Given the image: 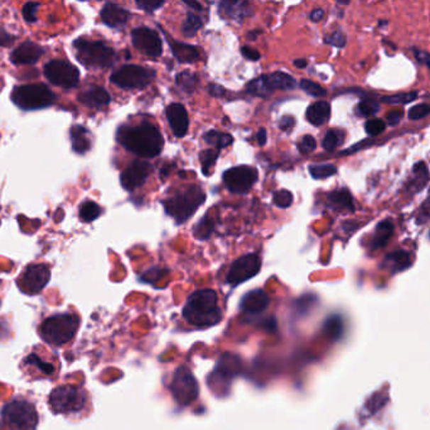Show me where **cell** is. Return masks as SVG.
Masks as SVG:
<instances>
[{"label": "cell", "instance_id": "1", "mask_svg": "<svg viewBox=\"0 0 430 430\" xmlns=\"http://www.w3.org/2000/svg\"><path fill=\"white\" fill-rule=\"evenodd\" d=\"M116 139L126 150L142 158H154L165 147V139L158 128L148 121L121 126L116 134Z\"/></svg>", "mask_w": 430, "mask_h": 430}, {"label": "cell", "instance_id": "2", "mask_svg": "<svg viewBox=\"0 0 430 430\" xmlns=\"http://www.w3.org/2000/svg\"><path fill=\"white\" fill-rule=\"evenodd\" d=\"M183 317L193 327H214L222 319L219 297L212 289H201L188 297L183 307Z\"/></svg>", "mask_w": 430, "mask_h": 430}, {"label": "cell", "instance_id": "3", "mask_svg": "<svg viewBox=\"0 0 430 430\" xmlns=\"http://www.w3.org/2000/svg\"><path fill=\"white\" fill-rule=\"evenodd\" d=\"M79 327V317L76 313H57L42 321L38 334L47 345L62 347L74 340Z\"/></svg>", "mask_w": 430, "mask_h": 430}, {"label": "cell", "instance_id": "4", "mask_svg": "<svg viewBox=\"0 0 430 430\" xmlns=\"http://www.w3.org/2000/svg\"><path fill=\"white\" fill-rule=\"evenodd\" d=\"M38 425V414L33 404L26 399H13L1 409L0 429L35 430Z\"/></svg>", "mask_w": 430, "mask_h": 430}, {"label": "cell", "instance_id": "5", "mask_svg": "<svg viewBox=\"0 0 430 430\" xmlns=\"http://www.w3.org/2000/svg\"><path fill=\"white\" fill-rule=\"evenodd\" d=\"M76 57L87 68H110L118 62V53L102 40L77 38L74 42Z\"/></svg>", "mask_w": 430, "mask_h": 430}, {"label": "cell", "instance_id": "6", "mask_svg": "<svg viewBox=\"0 0 430 430\" xmlns=\"http://www.w3.org/2000/svg\"><path fill=\"white\" fill-rule=\"evenodd\" d=\"M206 194L197 186H191L183 192H178L163 202L167 215L175 219L177 224H183L191 219L194 212L204 204Z\"/></svg>", "mask_w": 430, "mask_h": 430}, {"label": "cell", "instance_id": "7", "mask_svg": "<svg viewBox=\"0 0 430 430\" xmlns=\"http://www.w3.org/2000/svg\"><path fill=\"white\" fill-rule=\"evenodd\" d=\"M48 404L56 414L76 415L82 413L89 404V395L84 387L77 385L58 386L50 394Z\"/></svg>", "mask_w": 430, "mask_h": 430}, {"label": "cell", "instance_id": "8", "mask_svg": "<svg viewBox=\"0 0 430 430\" xmlns=\"http://www.w3.org/2000/svg\"><path fill=\"white\" fill-rule=\"evenodd\" d=\"M11 101L26 111L40 110L53 105L56 95L43 84H31L16 87L11 92Z\"/></svg>", "mask_w": 430, "mask_h": 430}, {"label": "cell", "instance_id": "9", "mask_svg": "<svg viewBox=\"0 0 430 430\" xmlns=\"http://www.w3.org/2000/svg\"><path fill=\"white\" fill-rule=\"evenodd\" d=\"M155 76L157 74L152 68L136 65H125L111 75L110 81L120 89L142 90L153 82Z\"/></svg>", "mask_w": 430, "mask_h": 430}, {"label": "cell", "instance_id": "10", "mask_svg": "<svg viewBox=\"0 0 430 430\" xmlns=\"http://www.w3.org/2000/svg\"><path fill=\"white\" fill-rule=\"evenodd\" d=\"M45 79L62 89H72L79 85V71L74 65L63 60H52L43 68Z\"/></svg>", "mask_w": 430, "mask_h": 430}, {"label": "cell", "instance_id": "11", "mask_svg": "<svg viewBox=\"0 0 430 430\" xmlns=\"http://www.w3.org/2000/svg\"><path fill=\"white\" fill-rule=\"evenodd\" d=\"M259 178V173L254 167L238 165L225 170L222 180L227 189L232 193L245 194L254 187Z\"/></svg>", "mask_w": 430, "mask_h": 430}, {"label": "cell", "instance_id": "12", "mask_svg": "<svg viewBox=\"0 0 430 430\" xmlns=\"http://www.w3.org/2000/svg\"><path fill=\"white\" fill-rule=\"evenodd\" d=\"M170 391L178 404L188 405L199 395V384L191 370L184 366L178 368L172 381Z\"/></svg>", "mask_w": 430, "mask_h": 430}, {"label": "cell", "instance_id": "13", "mask_svg": "<svg viewBox=\"0 0 430 430\" xmlns=\"http://www.w3.org/2000/svg\"><path fill=\"white\" fill-rule=\"evenodd\" d=\"M261 269V259L258 254L243 255L232 263L227 272V283L236 287L258 275Z\"/></svg>", "mask_w": 430, "mask_h": 430}, {"label": "cell", "instance_id": "14", "mask_svg": "<svg viewBox=\"0 0 430 430\" xmlns=\"http://www.w3.org/2000/svg\"><path fill=\"white\" fill-rule=\"evenodd\" d=\"M50 277L51 272L48 266L45 264H32L27 266V269L18 279V287L26 294H38L48 284Z\"/></svg>", "mask_w": 430, "mask_h": 430}, {"label": "cell", "instance_id": "15", "mask_svg": "<svg viewBox=\"0 0 430 430\" xmlns=\"http://www.w3.org/2000/svg\"><path fill=\"white\" fill-rule=\"evenodd\" d=\"M131 40L136 50L149 57L162 56L163 43L159 34L148 27H138L131 32Z\"/></svg>", "mask_w": 430, "mask_h": 430}, {"label": "cell", "instance_id": "16", "mask_svg": "<svg viewBox=\"0 0 430 430\" xmlns=\"http://www.w3.org/2000/svg\"><path fill=\"white\" fill-rule=\"evenodd\" d=\"M153 172V165L145 160H134L131 165L125 168L124 172L120 176L121 186L126 191H134L136 188L142 187L147 182L149 176Z\"/></svg>", "mask_w": 430, "mask_h": 430}, {"label": "cell", "instance_id": "17", "mask_svg": "<svg viewBox=\"0 0 430 430\" xmlns=\"http://www.w3.org/2000/svg\"><path fill=\"white\" fill-rule=\"evenodd\" d=\"M269 303H270V299L264 290L254 289L243 295L238 308H240V311L243 312L245 317L249 318V319H256L266 311Z\"/></svg>", "mask_w": 430, "mask_h": 430}, {"label": "cell", "instance_id": "18", "mask_svg": "<svg viewBox=\"0 0 430 430\" xmlns=\"http://www.w3.org/2000/svg\"><path fill=\"white\" fill-rule=\"evenodd\" d=\"M219 13L224 19L243 22L245 18L253 16V6L243 0H224L219 4Z\"/></svg>", "mask_w": 430, "mask_h": 430}, {"label": "cell", "instance_id": "19", "mask_svg": "<svg viewBox=\"0 0 430 430\" xmlns=\"http://www.w3.org/2000/svg\"><path fill=\"white\" fill-rule=\"evenodd\" d=\"M165 115L170 125V129L177 138H183L187 136L189 128V119L186 108L182 104H170L165 109Z\"/></svg>", "mask_w": 430, "mask_h": 430}, {"label": "cell", "instance_id": "20", "mask_svg": "<svg viewBox=\"0 0 430 430\" xmlns=\"http://www.w3.org/2000/svg\"><path fill=\"white\" fill-rule=\"evenodd\" d=\"M100 17L104 24L114 29L123 28L131 18V13L123 6H118L115 3H106L102 6L100 11Z\"/></svg>", "mask_w": 430, "mask_h": 430}, {"label": "cell", "instance_id": "21", "mask_svg": "<svg viewBox=\"0 0 430 430\" xmlns=\"http://www.w3.org/2000/svg\"><path fill=\"white\" fill-rule=\"evenodd\" d=\"M45 55V50L33 42H24L11 52V61L14 65H33Z\"/></svg>", "mask_w": 430, "mask_h": 430}, {"label": "cell", "instance_id": "22", "mask_svg": "<svg viewBox=\"0 0 430 430\" xmlns=\"http://www.w3.org/2000/svg\"><path fill=\"white\" fill-rule=\"evenodd\" d=\"M168 45L170 47V51L173 53V56L176 57L177 61L181 63H194L199 62L202 58L201 55V48L196 45H187V43H181L178 40H172L170 35H167Z\"/></svg>", "mask_w": 430, "mask_h": 430}, {"label": "cell", "instance_id": "23", "mask_svg": "<svg viewBox=\"0 0 430 430\" xmlns=\"http://www.w3.org/2000/svg\"><path fill=\"white\" fill-rule=\"evenodd\" d=\"M79 101L89 108L100 109L111 102V97L104 87L94 86L79 94Z\"/></svg>", "mask_w": 430, "mask_h": 430}, {"label": "cell", "instance_id": "24", "mask_svg": "<svg viewBox=\"0 0 430 430\" xmlns=\"http://www.w3.org/2000/svg\"><path fill=\"white\" fill-rule=\"evenodd\" d=\"M410 265H412V259L408 251L397 250L386 256L382 268L387 269L391 274H397L407 270Z\"/></svg>", "mask_w": 430, "mask_h": 430}, {"label": "cell", "instance_id": "25", "mask_svg": "<svg viewBox=\"0 0 430 430\" xmlns=\"http://www.w3.org/2000/svg\"><path fill=\"white\" fill-rule=\"evenodd\" d=\"M71 144L74 152L77 154H85L90 150L91 138L90 131L82 125H74L70 131Z\"/></svg>", "mask_w": 430, "mask_h": 430}, {"label": "cell", "instance_id": "26", "mask_svg": "<svg viewBox=\"0 0 430 430\" xmlns=\"http://www.w3.org/2000/svg\"><path fill=\"white\" fill-rule=\"evenodd\" d=\"M23 368H33V374H38L40 376H51L55 374L56 368L53 363H50L48 360H45V357H40L35 352L31 353L26 357V360L23 361Z\"/></svg>", "mask_w": 430, "mask_h": 430}, {"label": "cell", "instance_id": "27", "mask_svg": "<svg viewBox=\"0 0 430 430\" xmlns=\"http://www.w3.org/2000/svg\"><path fill=\"white\" fill-rule=\"evenodd\" d=\"M429 181V170L428 165H425L424 162H419L414 165L413 175L412 178L409 180L407 191L412 193H418L424 189Z\"/></svg>", "mask_w": 430, "mask_h": 430}, {"label": "cell", "instance_id": "28", "mask_svg": "<svg viewBox=\"0 0 430 430\" xmlns=\"http://www.w3.org/2000/svg\"><path fill=\"white\" fill-rule=\"evenodd\" d=\"M306 118L314 126L326 124L331 118V105L327 101L312 104L311 106L307 109Z\"/></svg>", "mask_w": 430, "mask_h": 430}, {"label": "cell", "instance_id": "29", "mask_svg": "<svg viewBox=\"0 0 430 430\" xmlns=\"http://www.w3.org/2000/svg\"><path fill=\"white\" fill-rule=\"evenodd\" d=\"M265 81L266 85L272 92L274 90L292 91L298 86L293 76L282 72V71L265 75Z\"/></svg>", "mask_w": 430, "mask_h": 430}, {"label": "cell", "instance_id": "30", "mask_svg": "<svg viewBox=\"0 0 430 430\" xmlns=\"http://www.w3.org/2000/svg\"><path fill=\"white\" fill-rule=\"evenodd\" d=\"M394 230L395 227L392 221H381L375 228L374 238L371 240V249L377 250L386 246L394 235Z\"/></svg>", "mask_w": 430, "mask_h": 430}, {"label": "cell", "instance_id": "31", "mask_svg": "<svg viewBox=\"0 0 430 430\" xmlns=\"http://www.w3.org/2000/svg\"><path fill=\"white\" fill-rule=\"evenodd\" d=\"M329 202L336 210H347L350 212L355 211V204L351 192L346 188L336 189L329 194Z\"/></svg>", "mask_w": 430, "mask_h": 430}, {"label": "cell", "instance_id": "32", "mask_svg": "<svg viewBox=\"0 0 430 430\" xmlns=\"http://www.w3.org/2000/svg\"><path fill=\"white\" fill-rule=\"evenodd\" d=\"M204 142L210 145H214L216 148V150H221V149H225V148L231 145L233 143V136L231 134H227V133H221L217 131H207L204 136Z\"/></svg>", "mask_w": 430, "mask_h": 430}, {"label": "cell", "instance_id": "33", "mask_svg": "<svg viewBox=\"0 0 430 430\" xmlns=\"http://www.w3.org/2000/svg\"><path fill=\"white\" fill-rule=\"evenodd\" d=\"M214 231H215V222L211 217H209V215L204 216L199 221V224L193 227V235L199 240L210 238Z\"/></svg>", "mask_w": 430, "mask_h": 430}, {"label": "cell", "instance_id": "34", "mask_svg": "<svg viewBox=\"0 0 430 430\" xmlns=\"http://www.w3.org/2000/svg\"><path fill=\"white\" fill-rule=\"evenodd\" d=\"M176 84L183 92L192 94L196 90V86L199 84V76L192 74L189 71H183L176 76Z\"/></svg>", "mask_w": 430, "mask_h": 430}, {"label": "cell", "instance_id": "35", "mask_svg": "<svg viewBox=\"0 0 430 430\" xmlns=\"http://www.w3.org/2000/svg\"><path fill=\"white\" fill-rule=\"evenodd\" d=\"M204 27V22L202 19L196 16L192 11H189L186 17V21L182 24V33L184 34L188 38L194 37L196 34L199 33V29Z\"/></svg>", "mask_w": 430, "mask_h": 430}, {"label": "cell", "instance_id": "36", "mask_svg": "<svg viewBox=\"0 0 430 430\" xmlns=\"http://www.w3.org/2000/svg\"><path fill=\"white\" fill-rule=\"evenodd\" d=\"M79 219L85 222H92L101 215V207L94 201H86L79 206Z\"/></svg>", "mask_w": 430, "mask_h": 430}, {"label": "cell", "instance_id": "37", "mask_svg": "<svg viewBox=\"0 0 430 430\" xmlns=\"http://www.w3.org/2000/svg\"><path fill=\"white\" fill-rule=\"evenodd\" d=\"M346 134L343 131H337V129H331L327 131V134L323 139V148L327 152H333L334 149L340 147L345 142Z\"/></svg>", "mask_w": 430, "mask_h": 430}, {"label": "cell", "instance_id": "38", "mask_svg": "<svg viewBox=\"0 0 430 430\" xmlns=\"http://www.w3.org/2000/svg\"><path fill=\"white\" fill-rule=\"evenodd\" d=\"M220 155V150H216V149H207V150H202L199 154V159H201V165H202V172H204V176H210L212 175V170L216 165V160Z\"/></svg>", "mask_w": 430, "mask_h": 430}, {"label": "cell", "instance_id": "39", "mask_svg": "<svg viewBox=\"0 0 430 430\" xmlns=\"http://www.w3.org/2000/svg\"><path fill=\"white\" fill-rule=\"evenodd\" d=\"M246 92H249L254 97H268L272 91L266 85L265 75H263L258 79H253L250 84L246 85Z\"/></svg>", "mask_w": 430, "mask_h": 430}, {"label": "cell", "instance_id": "40", "mask_svg": "<svg viewBox=\"0 0 430 430\" xmlns=\"http://www.w3.org/2000/svg\"><path fill=\"white\" fill-rule=\"evenodd\" d=\"M308 170L314 180H324V178L334 176L337 173V167L334 165H329V163L311 165L308 167Z\"/></svg>", "mask_w": 430, "mask_h": 430}, {"label": "cell", "instance_id": "41", "mask_svg": "<svg viewBox=\"0 0 430 430\" xmlns=\"http://www.w3.org/2000/svg\"><path fill=\"white\" fill-rule=\"evenodd\" d=\"M293 193L288 189H280L272 194V202L279 209H288L293 204Z\"/></svg>", "mask_w": 430, "mask_h": 430}, {"label": "cell", "instance_id": "42", "mask_svg": "<svg viewBox=\"0 0 430 430\" xmlns=\"http://www.w3.org/2000/svg\"><path fill=\"white\" fill-rule=\"evenodd\" d=\"M299 87L308 95L314 97H324L327 95V91L323 89L322 86L318 85L311 79H302Z\"/></svg>", "mask_w": 430, "mask_h": 430}, {"label": "cell", "instance_id": "43", "mask_svg": "<svg viewBox=\"0 0 430 430\" xmlns=\"http://www.w3.org/2000/svg\"><path fill=\"white\" fill-rule=\"evenodd\" d=\"M419 97V94L417 91H412V92H405V94H400V95H392V97H381V101L386 102V104H409V102L417 100Z\"/></svg>", "mask_w": 430, "mask_h": 430}, {"label": "cell", "instance_id": "44", "mask_svg": "<svg viewBox=\"0 0 430 430\" xmlns=\"http://www.w3.org/2000/svg\"><path fill=\"white\" fill-rule=\"evenodd\" d=\"M357 110L361 116H373L375 114L379 113L380 104L374 100H363L358 104Z\"/></svg>", "mask_w": 430, "mask_h": 430}, {"label": "cell", "instance_id": "45", "mask_svg": "<svg viewBox=\"0 0 430 430\" xmlns=\"http://www.w3.org/2000/svg\"><path fill=\"white\" fill-rule=\"evenodd\" d=\"M386 129V123L381 119H370L365 124V131L370 136H380Z\"/></svg>", "mask_w": 430, "mask_h": 430}, {"label": "cell", "instance_id": "46", "mask_svg": "<svg viewBox=\"0 0 430 430\" xmlns=\"http://www.w3.org/2000/svg\"><path fill=\"white\" fill-rule=\"evenodd\" d=\"M324 43L338 47V48H343L346 43H347V35H346L343 31H336L333 33L324 37Z\"/></svg>", "mask_w": 430, "mask_h": 430}, {"label": "cell", "instance_id": "47", "mask_svg": "<svg viewBox=\"0 0 430 430\" xmlns=\"http://www.w3.org/2000/svg\"><path fill=\"white\" fill-rule=\"evenodd\" d=\"M40 3H33V1H29L27 4H24L22 9L24 19L28 23L35 22L37 21V11L40 9Z\"/></svg>", "mask_w": 430, "mask_h": 430}, {"label": "cell", "instance_id": "48", "mask_svg": "<svg viewBox=\"0 0 430 430\" xmlns=\"http://www.w3.org/2000/svg\"><path fill=\"white\" fill-rule=\"evenodd\" d=\"M317 148V142L314 139V136H304L302 138L299 144H298V150L302 154H308L314 152Z\"/></svg>", "mask_w": 430, "mask_h": 430}, {"label": "cell", "instance_id": "49", "mask_svg": "<svg viewBox=\"0 0 430 430\" xmlns=\"http://www.w3.org/2000/svg\"><path fill=\"white\" fill-rule=\"evenodd\" d=\"M430 113V106L428 104H420L414 108L410 109L409 111V119L420 120L424 119L425 116H428Z\"/></svg>", "mask_w": 430, "mask_h": 430}, {"label": "cell", "instance_id": "50", "mask_svg": "<svg viewBox=\"0 0 430 430\" xmlns=\"http://www.w3.org/2000/svg\"><path fill=\"white\" fill-rule=\"evenodd\" d=\"M165 4V1H148V0L136 1V6H139L143 11H149V13L157 11V9L162 8Z\"/></svg>", "mask_w": 430, "mask_h": 430}, {"label": "cell", "instance_id": "51", "mask_svg": "<svg viewBox=\"0 0 430 430\" xmlns=\"http://www.w3.org/2000/svg\"><path fill=\"white\" fill-rule=\"evenodd\" d=\"M402 118H404V113H402V110H394V111H390V113L386 115V120H387V123L391 126H395V125L399 124L402 121Z\"/></svg>", "mask_w": 430, "mask_h": 430}, {"label": "cell", "instance_id": "52", "mask_svg": "<svg viewBox=\"0 0 430 430\" xmlns=\"http://www.w3.org/2000/svg\"><path fill=\"white\" fill-rule=\"evenodd\" d=\"M295 125V119L293 116H290V115H287V116H283L280 121H279V128H280V131H290L293 128H294Z\"/></svg>", "mask_w": 430, "mask_h": 430}, {"label": "cell", "instance_id": "53", "mask_svg": "<svg viewBox=\"0 0 430 430\" xmlns=\"http://www.w3.org/2000/svg\"><path fill=\"white\" fill-rule=\"evenodd\" d=\"M241 53H243L245 58H248L250 61H258L261 57L259 52L254 50V48H251V47H248V45H243L241 48Z\"/></svg>", "mask_w": 430, "mask_h": 430}, {"label": "cell", "instance_id": "54", "mask_svg": "<svg viewBox=\"0 0 430 430\" xmlns=\"http://www.w3.org/2000/svg\"><path fill=\"white\" fill-rule=\"evenodd\" d=\"M414 55H415V58H417V61L419 63H424L426 67H429V61L430 57L429 53L426 51H421V50H418V48H413Z\"/></svg>", "mask_w": 430, "mask_h": 430}, {"label": "cell", "instance_id": "55", "mask_svg": "<svg viewBox=\"0 0 430 430\" xmlns=\"http://www.w3.org/2000/svg\"><path fill=\"white\" fill-rule=\"evenodd\" d=\"M14 40H16L14 35L8 33L4 29H0V45H1V47H8V45H11V43L14 42Z\"/></svg>", "mask_w": 430, "mask_h": 430}, {"label": "cell", "instance_id": "56", "mask_svg": "<svg viewBox=\"0 0 430 430\" xmlns=\"http://www.w3.org/2000/svg\"><path fill=\"white\" fill-rule=\"evenodd\" d=\"M209 94L214 97H224L227 94V91L222 86L212 85L209 86Z\"/></svg>", "mask_w": 430, "mask_h": 430}, {"label": "cell", "instance_id": "57", "mask_svg": "<svg viewBox=\"0 0 430 430\" xmlns=\"http://www.w3.org/2000/svg\"><path fill=\"white\" fill-rule=\"evenodd\" d=\"M266 139H268V136H266V131L264 128H261L260 131H258V134H256V140H258V144L260 145V147H264L266 144Z\"/></svg>", "mask_w": 430, "mask_h": 430}, {"label": "cell", "instance_id": "58", "mask_svg": "<svg viewBox=\"0 0 430 430\" xmlns=\"http://www.w3.org/2000/svg\"><path fill=\"white\" fill-rule=\"evenodd\" d=\"M324 17V11L323 9H316L311 13V19L313 22H321Z\"/></svg>", "mask_w": 430, "mask_h": 430}, {"label": "cell", "instance_id": "59", "mask_svg": "<svg viewBox=\"0 0 430 430\" xmlns=\"http://www.w3.org/2000/svg\"><path fill=\"white\" fill-rule=\"evenodd\" d=\"M368 140H363V142L358 143V144H357V145H355V147L351 148V149H347V150H345V152H343V153H341V154H342V155H343V154L355 153V152H356V150H358V149H360V150H361V149H363V148L368 147Z\"/></svg>", "mask_w": 430, "mask_h": 430}, {"label": "cell", "instance_id": "60", "mask_svg": "<svg viewBox=\"0 0 430 430\" xmlns=\"http://www.w3.org/2000/svg\"><path fill=\"white\" fill-rule=\"evenodd\" d=\"M183 3L187 4L188 6H191V8H194L196 11H202V6L199 4V3H196V1H187V0H184Z\"/></svg>", "mask_w": 430, "mask_h": 430}, {"label": "cell", "instance_id": "61", "mask_svg": "<svg viewBox=\"0 0 430 430\" xmlns=\"http://www.w3.org/2000/svg\"><path fill=\"white\" fill-rule=\"evenodd\" d=\"M294 66L297 68H306L307 61L306 60H295Z\"/></svg>", "mask_w": 430, "mask_h": 430}, {"label": "cell", "instance_id": "62", "mask_svg": "<svg viewBox=\"0 0 430 430\" xmlns=\"http://www.w3.org/2000/svg\"><path fill=\"white\" fill-rule=\"evenodd\" d=\"M338 4H342V6H348V4H350V1H338Z\"/></svg>", "mask_w": 430, "mask_h": 430}]
</instances>
